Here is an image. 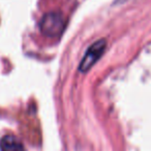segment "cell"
Here are the masks:
<instances>
[{"mask_svg":"<svg viewBox=\"0 0 151 151\" xmlns=\"http://www.w3.org/2000/svg\"><path fill=\"white\" fill-rule=\"evenodd\" d=\"M66 21L59 12H50L42 18L40 23V31L48 37H58L64 31Z\"/></svg>","mask_w":151,"mask_h":151,"instance_id":"1","label":"cell"},{"mask_svg":"<svg viewBox=\"0 0 151 151\" xmlns=\"http://www.w3.org/2000/svg\"><path fill=\"white\" fill-rule=\"evenodd\" d=\"M0 151H25V149L17 137L6 134L0 140Z\"/></svg>","mask_w":151,"mask_h":151,"instance_id":"3","label":"cell"},{"mask_svg":"<svg viewBox=\"0 0 151 151\" xmlns=\"http://www.w3.org/2000/svg\"><path fill=\"white\" fill-rule=\"evenodd\" d=\"M106 48H107V42L105 40H99L91 45L86 51L83 59L81 60L79 70L82 73L88 71L101 59V57L105 53Z\"/></svg>","mask_w":151,"mask_h":151,"instance_id":"2","label":"cell"}]
</instances>
